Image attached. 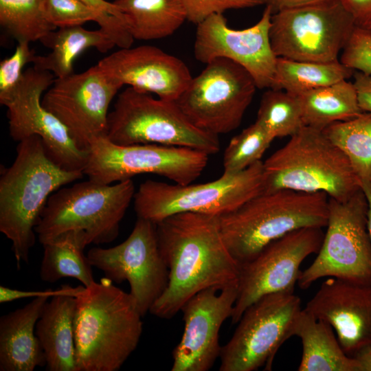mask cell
Returning a JSON list of instances; mask_svg holds the SVG:
<instances>
[{
  "mask_svg": "<svg viewBox=\"0 0 371 371\" xmlns=\"http://www.w3.org/2000/svg\"><path fill=\"white\" fill-rule=\"evenodd\" d=\"M322 131L347 157L361 186L371 183V113L363 112Z\"/></svg>",
  "mask_w": 371,
  "mask_h": 371,
  "instance_id": "30",
  "label": "cell"
},
{
  "mask_svg": "<svg viewBox=\"0 0 371 371\" xmlns=\"http://www.w3.org/2000/svg\"><path fill=\"white\" fill-rule=\"evenodd\" d=\"M86 246L80 235L74 232L63 234L43 245L41 279L53 283L63 278H72L85 287L91 286L95 281L93 267L83 253Z\"/></svg>",
  "mask_w": 371,
  "mask_h": 371,
  "instance_id": "28",
  "label": "cell"
},
{
  "mask_svg": "<svg viewBox=\"0 0 371 371\" xmlns=\"http://www.w3.org/2000/svg\"><path fill=\"white\" fill-rule=\"evenodd\" d=\"M187 20L196 25L215 14L228 10L254 8L265 4V0H180Z\"/></svg>",
  "mask_w": 371,
  "mask_h": 371,
  "instance_id": "36",
  "label": "cell"
},
{
  "mask_svg": "<svg viewBox=\"0 0 371 371\" xmlns=\"http://www.w3.org/2000/svg\"><path fill=\"white\" fill-rule=\"evenodd\" d=\"M106 16H115L124 20V15L117 5L107 0H82Z\"/></svg>",
  "mask_w": 371,
  "mask_h": 371,
  "instance_id": "40",
  "label": "cell"
},
{
  "mask_svg": "<svg viewBox=\"0 0 371 371\" xmlns=\"http://www.w3.org/2000/svg\"><path fill=\"white\" fill-rule=\"evenodd\" d=\"M355 27L340 0H324L273 13L269 38L277 57L330 63L339 60Z\"/></svg>",
  "mask_w": 371,
  "mask_h": 371,
  "instance_id": "10",
  "label": "cell"
},
{
  "mask_svg": "<svg viewBox=\"0 0 371 371\" xmlns=\"http://www.w3.org/2000/svg\"><path fill=\"white\" fill-rule=\"evenodd\" d=\"M107 278L76 297L74 339L78 371H117L136 349L142 315L128 293Z\"/></svg>",
  "mask_w": 371,
  "mask_h": 371,
  "instance_id": "3",
  "label": "cell"
},
{
  "mask_svg": "<svg viewBox=\"0 0 371 371\" xmlns=\"http://www.w3.org/2000/svg\"><path fill=\"white\" fill-rule=\"evenodd\" d=\"M274 138L258 122L233 137L223 156V172H240L261 161Z\"/></svg>",
  "mask_w": 371,
  "mask_h": 371,
  "instance_id": "33",
  "label": "cell"
},
{
  "mask_svg": "<svg viewBox=\"0 0 371 371\" xmlns=\"http://www.w3.org/2000/svg\"><path fill=\"white\" fill-rule=\"evenodd\" d=\"M88 150L84 175L104 184L142 174L164 177L179 185L190 184L201 175L210 156L186 147L150 144L119 145L106 137L92 140Z\"/></svg>",
  "mask_w": 371,
  "mask_h": 371,
  "instance_id": "13",
  "label": "cell"
},
{
  "mask_svg": "<svg viewBox=\"0 0 371 371\" xmlns=\"http://www.w3.org/2000/svg\"><path fill=\"white\" fill-rule=\"evenodd\" d=\"M324 0H265L266 6L269 7L273 14L288 8L302 6Z\"/></svg>",
  "mask_w": 371,
  "mask_h": 371,
  "instance_id": "41",
  "label": "cell"
},
{
  "mask_svg": "<svg viewBox=\"0 0 371 371\" xmlns=\"http://www.w3.org/2000/svg\"><path fill=\"white\" fill-rule=\"evenodd\" d=\"M0 25L18 43H41L56 30L47 17L44 0H0Z\"/></svg>",
  "mask_w": 371,
  "mask_h": 371,
  "instance_id": "31",
  "label": "cell"
},
{
  "mask_svg": "<svg viewBox=\"0 0 371 371\" xmlns=\"http://www.w3.org/2000/svg\"><path fill=\"white\" fill-rule=\"evenodd\" d=\"M35 52L27 42H19L14 53L0 63V103L13 94L23 76L25 65L32 63Z\"/></svg>",
  "mask_w": 371,
  "mask_h": 371,
  "instance_id": "34",
  "label": "cell"
},
{
  "mask_svg": "<svg viewBox=\"0 0 371 371\" xmlns=\"http://www.w3.org/2000/svg\"><path fill=\"white\" fill-rule=\"evenodd\" d=\"M127 29L137 40H155L175 33L187 20L180 0H113Z\"/></svg>",
  "mask_w": 371,
  "mask_h": 371,
  "instance_id": "26",
  "label": "cell"
},
{
  "mask_svg": "<svg viewBox=\"0 0 371 371\" xmlns=\"http://www.w3.org/2000/svg\"><path fill=\"white\" fill-rule=\"evenodd\" d=\"M106 137L119 145L159 144L199 150L209 155L220 150L218 136L195 126L176 101L127 87L109 113Z\"/></svg>",
  "mask_w": 371,
  "mask_h": 371,
  "instance_id": "7",
  "label": "cell"
},
{
  "mask_svg": "<svg viewBox=\"0 0 371 371\" xmlns=\"http://www.w3.org/2000/svg\"><path fill=\"white\" fill-rule=\"evenodd\" d=\"M41 43L51 51L45 56L36 55L33 66L51 72L56 78L72 74L74 60L85 50L93 47L104 53L116 46L104 30H89L82 25L58 28Z\"/></svg>",
  "mask_w": 371,
  "mask_h": 371,
  "instance_id": "25",
  "label": "cell"
},
{
  "mask_svg": "<svg viewBox=\"0 0 371 371\" xmlns=\"http://www.w3.org/2000/svg\"><path fill=\"white\" fill-rule=\"evenodd\" d=\"M329 196L325 192L288 189L262 192L219 216L223 240L238 265L273 240L304 227H326Z\"/></svg>",
  "mask_w": 371,
  "mask_h": 371,
  "instance_id": "4",
  "label": "cell"
},
{
  "mask_svg": "<svg viewBox=\"0 0 371 371\" xmlns=\"http://www.w3.org/2000/svg\"><path fill=\"white\" fill-rule=\"evenodd\" d=\"M135 193L131 179L114 185L89 179L58 189L49 197L35 227L40 243L69 232L80 234L87 246L112 242Z\"/></svg>",
  "mask_w": 371,
  "mask_h": 371,
  "instance_id": "6",
  "label": "cell"
},
{
  "mask_svg": "<svg viewBox=\"0 0 371 371\" xmlns=\"http://www.w3.org/2000/svg\"><path fill=\"white\" fill-rule=\"evenodd\" d=\"M361 189L363 191L368 204V228L371 239V183H365L361 186Z\"/></svg>",
  "mask_w": 371,
  "mask_h": 371,
  "instance_id": "43",
  "label": "cell"
},
{
  "mask_svg": "<svg viewBox=\"0 0 371 371\" xmlns=\"http://www.w3.org/2000/svg\"><path fill=\"white\" fill-rule=\"evenodd\" d=\"M97 65L122 87L171 101H177L192 78L182 60L153 45L120 48Z\"/></svg>",
  "mask_w": 371,
  "mask_h": 371,
  "instance_id": "20",
  "label": "cell"
},
{
  "mask_svg": "<svg viewBox=\"0 0 371 371\" xmlns=\"http://www.w3.org/2000/svg\"><path fill=\"white\" fill-rule=\"evenodd\" d=\"M264 188V165L260 161L236 173L223 172L216 180L199 184H170L146 180L135 191L137 218L155 223L181 212L220 216L260 194Z\"/></svg>",
  "mask_w": 371,
  "mask_h": 371,
  "instance_id": "8",
  "label": "cell"
},
{
  "mask_svg": "<svg viewBox=\"0 0 371 371\" xmlns=\"http://www.w3.org/2000/svg\"><path fill=\"white\" fill-rule=\"evenodd\" d=\"M155 225L169 281L151 307L152 315L170 319L197 293L238 282L239 265L223 240L219 216L181 212Z\"/></svg>",
  "mask_w": 371,
  "mask_h": 371,
  "instance_id": "1",
  "label": "cell"
},
{
  "mask_svg": "<svg viewBox=\"0 0 371 371\" xmlns=\"http://www.w3.org/2000/svg\"><path fill=\"white\" fill-rule=\"evenodd\" d=\"M339 58L346 67L371 74V29L355 27Z\"/></svg>",
  "mask_w": 371,
  "mask_h": 371,
  "instance_id": "35",
  "label": "cell"
},
{
  "mask_svg": "<svg viewBox=\"0 0 371 371\" xmlns=\"http://www.w3.org/2000/svg\"><path fill=\"white\" fill-rule=\"evenodd\" d=\"M353 78L359 106L363 112L371 113V74L355 71Z\"/></svg>",
  "mask_w": 371,
  "mask_h": 371,
  "instance_id": "39",
  "label": "cell"
},
{
  "mask_svg": "<svg viewBox=\"0 0 371 371\" xmlns=\"http://www.w3.org/2000/svg\"><path fill=\"white\" fill-rule=\"evenodd\" d=\"M122 87L96 65L87 70L56 78L42 98L43 106L67 128L82 149L106 137L109 106Z\"/></svg>",
  "mask_w": 371,
  "mask_h": 371,
  "instance_id": "17",
  "label": "cell"
},
{
  "mask_svg": "<svg viewBox=\"0 0 371 371\" xmlns=\"http://www.w3.org/2000/svg\"><path fill=\"white\" fill-rule=\"evenodd\" d=\"M85 286L79 285L73 287L69 284H63L56 290L46 289L45 291H21L15 289H11L5 286H0V303L10 302L19 299L48 297H52L60 295H69L76 297L85 289Z\"/></svg>",
  "mask_w": 371,
  "mask_h": 371,
  "instance_id": "37",
  "label": "cell"
},
{
  "mask_svg": "<svg viewBox=\"0 0 371 371\" xmlns=\"http://www.w3.org/2000/svg\"><path fill=\"white\" fill-rule=\"evenodd\" d=\"M355 70L339 60L330 63L300 61L278 57L271 89L300 95L353 76Z\"/></svg>",
  "mask_w": 371,
  "mask_h": 371,
  "instance_id": "29",
  "label": "cell"
},
{
  "mask_svg": "<svg viewBox=\"0 0 371 371\" xmlns=\"http://www.w3.org/2000/svg\"><path fill=\"white\" fill-rule=\"evenodd\" d=\"M368 211L362 189L346 200L329 198L326 232L315 259L300 272V289H306L325 277L371 285Z\"/></svg>",
  "mask_w": 371,
  "mask_h": 371,
  "instance_id": "9",
  "label": "cell"
},
{
  "mask_svg": "<svg viewBox=\"0 0 371 371\" xmlns=\"http://www.w3.org/2000/svg\"><path fill=\"white\" fill-rule=\"evenodd\" d=\"M295 336L301 339L302 355L299 371H361L354 357L342 349L333 327L302 309Z\"/></svg>",
  "mask_w": 371,
  "mask_h": 371,
  "instance_id": "24",
  "label": "cell"
},
{
  "mask_svg": "<svg viewBox=\"0 0 371 371\" xmlns=\"http://www.w3.org/2000/svg\"><path fill=\"white\" fill-rule=\"evenodd\" d=\"M83 175L81 170H67L56 164L40 137L19 142L14 162L1 170L0 177V232L12 243L19 269L22 262H28L35 227L49 197Z\"/></svg>",
  "mask_w": 371,
  "mask_h": 371,
  "instance_id": "2",
  "label": "cell"
},
{
  "mask_svg": "<svg viewBox=\"0 0 371 371\" xmlns=\"http://www.w3.org/2000/svg\"><path fill=\"white\" fill-rule=\"evenodd\" d=\"M304 309L333 327L349 357L371 348V285L328 277Z\"/></svg>",
  "mask_w": 371,
  "mask_h": 371,
  "instance_id": "21",
  "label": "cell"
},
{
  "mask_svg": "<svg viewBox=\"0 0 371 371\" xmlns=\"http://www.w3.org/2000/svg\"><path fill=\"white\" fill-rule=\"evenodd\" d=\"M257 88L245 68L217 58L192 77L176 102L195 126L218 136L240 125Z\"/></svg>",
  "mask_w": 371,
  "mask_h": 371,
  "instance_id": "12",
  "label": "cell"
},
{
  "mask_svg": "<svg viewBox=\"0 0 371 371\" xmlns=\"http://www.w3.org/2000/svg\"><path fill=\"white\" fill-rule=\"evenodd\" d=\"M262 192L288 189L325 192L339 201L361 190V182L344 153L322 130L304 126L264 162Z\"/></svg>",
  "mask_w": 371,
  "mask_h": 371,
  "instance_id": "5",
  "label": "cell"
},
{
  "mask_svg": "<svg viewBox=\"0 0 371 371\" xmlns=\"http://www.w3.org/2000/svg\"><path fill=\"white\" fill-rule=\"evenodd\" d=\"M356 27L371 29V0H340Z\"/></svg>",
  "mask_w": 371,
  "mask_h": 371,
  "instance_id": "38",
  "label": "cell"
},
{
  "mask_svg": "<svg viewBox=\"0 0 371 371\" xmlns=\"http://www.w3.org/2000/svg\"><path fill=\"white\" fill-rule=\"evenodd\" d=\"M238 296V282L222 289H204L190 298L181 308L184 329L172 352V371H207L222 346L219 331L231 317Z\"/></svg>",
  "mask_w": 371,
  "mask_h": 371,
  "instance_id": "19",
  "label": "cell"
},
{
  "mask_svg": "<svg viewBox=\"0 0 371 371\" xmlns=\"http://www.w3.org/2000/svg\"><path fill=\"white\" fill-rule=\"evenodd\" d=\"M49 298L34 297L23 307L1 317V371H33L45 366V356L35 328Z\"/></svg>",
  "mask_w": 371,
  "mask_h": 371,
  "instance_id": "22",
  "label": "cell"
},
{
  "mask_svg": "<svg viewBox=\"0 0 371 371\" xmlns=\"http://www.w3.org/2000/svg\"><path fill=\"white\" fill-rule=\"evenodd\" d=\"M354 358L359 362L361 371H371V348L361 351Z\"/></svg>",
  "mask_w": 371,
  "mask_h": 371,
  "instance_id": "42",
  "label": "cell"
},
{
  "mask_svg": "<svg viewBox=\"0 0 371 371\" xmlns=\"http://www.w3.org/2000/svg\"><path fill=\"white\" fill-rule=\"evenodd\" d=\"M76 297L60 295L45 303L35 328L48 371H78L74 319Z\"/></svg>",
  "mask_w": 371,
  "mask_h": 371,
  "instance_id": "23",
  "label": "cell"
},
{
  "mask_svg": "<svg viewBox=\"0 0 371 371\" xmlns=\"http://www.w3.org/2000/svg\"><path fill=\"white\" fill-rule=\"evenodd\" d=\"M87 257L112 282H128L129 293L142 317L168 285V268L159 249L155 223L150 221L137 218L124 241L110 248H91Z\"/></svg>",
  "mask_w": 371,
  "mask_h": 371,
  "instance_id": "14",
  "label": "cell"
},
{
  "mask_svg": "<svg viewBox=\"0 0 371 371\" xmlns=\"http://www.w3.org/2000/svg\"><path fill=\"white\" fill-rule=\"evenodd\" d=\"M305 126L324 130L337 122L354 118L360 109L352 82L347 80L305 92L300 95Z\"/></svg>",
  "mask_w": 371,
  "mask_h": 371,
  "instance_id": "27",
  "label": "cell"
},
{
  "mask_svg": "<svg viewBox=\"0 0 371 371\" xmlns=\"http://www.w3.org/2000/svg\"><path fill=\"white\" fill-rule=\"evenodd\" d=\"M273 12L266 6L260 20L248 28L228 26L223 14H215L196 25L194 55L207 64L217 58L229 59L245 68L258 89L270 88L278 57L269 38Z\"/></svg>",
  "mask_w": 371,
  "mask_h": 371,
  "instance_id": "18",
  "label": "cell"
},
{
  "mask_svg": "<svg viewBox=\"0 0 371 371\" xmlns=\"http://www.w3.org/2000/svg\"><path fill=\"white\" fill-rule=\"evenodd\" d=\"M256 121L274 139L291 137L305 126L299 96L269 88L262 96Z\"/></svg>",
  "mask_w": 371,
  "mask_h": 371,
  "instance_id": "32",
  "label": "cell"
},
{
  "mask_svg": "<svg viewBox=\"0 0 371 371\" xmlns=\"http://www.w3.org/2000/svg\"><path fill=\"white\" fill-rule=\"evenodd\" d=\"M56 78L34 66L27 69L17 88L4 103L11 137L20 142L40 137L49 157L67 170L83 172L89 150L80 148L65 126L42 104V95Z\"/></svg>",
  "mask_w": 371,
  "mask_h": 371,
  "instance_id": "15",
  "label": "cell"
},
{
  "mask_svg": "<svg viewBox=\"0 0 371 371\" xmlns=\"http://www.w3.org/2000/svg\"><path fill=\"white\" fill-rule=\"evenodd\" d=\"M322 228L304 227L291 232L267 245L249 261L239 265L238 296L231 316L236 324L243 312L262 296L294 292L300 265L317 254L324 238Z\"/></svg>",
  "mask_w": 371,
  "mask_h": 371,
  "instance_id": "16",
  "label": "cell"
},
{
  "mask_svg": "<svg viewBox=\"0 0 371 371\" xmlns=\"http://www.w3.org/2000/svg\"><path fill=\"white\" fill-rule=\"evenodd\" d=\"M294 292L265 295L243 312L232 338L222 346L220 371L270 370L280 346L295 336L302 311Z\"/></svg>",
  "mask_w": 371,
  "mask_h": 371,
  "instance_id": "11",
  "label": "cell"
}]
</instances>
